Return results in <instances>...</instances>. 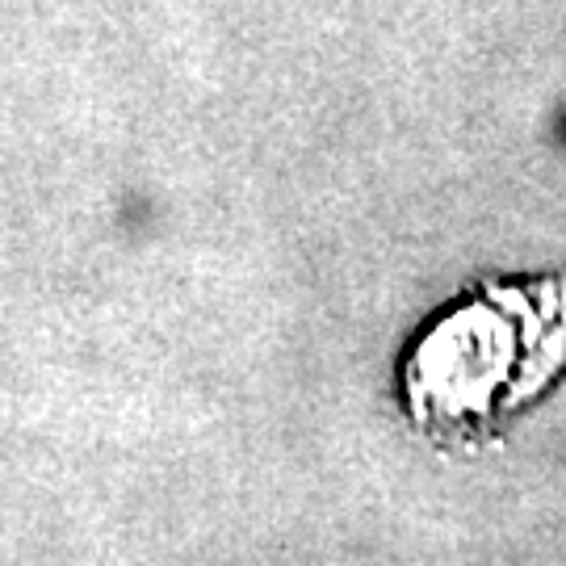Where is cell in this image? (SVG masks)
<instances>
[{"instance_id": "1", "label": "cell", "mask_w": 566, "mask_h": 566, "mask_svg": "<svg viewBox=\"0 0 566 566\" xmlns=\"http://www.w3.org/2000/svg\"><path fill=\"white\" fill-rule=\"evenodd\" d=\"M566 361V277L491 285L428 327L403 365V399L432 432H483Z\"/></svg>"}]
</instances>
